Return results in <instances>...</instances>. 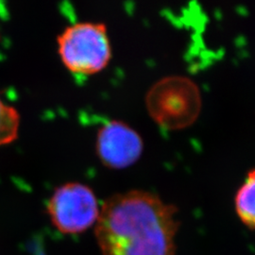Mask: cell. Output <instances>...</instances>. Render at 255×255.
<instances>
[{"instance_id": "obj_1", "label": "cell", "mask_w": 255, "mask_h": 255, "mask_svg": "<svg viewBox=\"0 0 255 255\" xmlns=\"http://www.w3.org/2000/svg\"><path fill=\"white\" fill-rule=\"evenodd\" d=\"M178 209L151 192L130 190L104 201L95 225L102 255H176Z\"/></svg>"}, {"instance_id": "obj_2", "label": "cell", "mask_w": 255, "mask_h": 255, "mask_svg": "<svg viewBox=\"0 0 255 255\" xmlns=\"http://www.w3.org/2000/svg\"><path fill=\"white\" fill-rule=\"evenodd\" d=\"M201 94L197 85L184 77H168L155 83L146 96L149 115L162 127H188L201 112Z\"/></svg>"}, {"instance_id": "obj_3", "label": "cell", "mask_w": 255, "mask_h": 255, "mask_svg": "<svg viewBox=\"0 0 255 255\" xmlns=\"http://www.w3.org/2000/svg\"><path fill=\"white\" fill-rule=\"evenodd\" d=\"M59 54L72 73L92 75L109 64L112 49L104 24L77 23L58 37Z\"/></svg>"}, {"instance_id": "obj_4", "label": "cell", "mask_w": 255, "mask_h": 255, "mask_svg": "<svg viewBox=\"0 0 255 255\" xmlns=\"http://www.w3.org/2000/svg\"><path fill=\"white\" fill-rule=\"evenodd\" d=\"M47 213L60 233L79 235L96 225L100 207L90 187L68 182L55 190L47 203Z\"/></svg>"}, {"instance_id": "obj_5", "label": "cell", "mask_w": 255, "mask_h": 255, "mask_svg": "<svg viewBox=\"0 0 255 255\" xmlns=\"http://www.w3.org/2000/svg\"><path fill=\"white\" fill-rule=\"evenodd\" d=\"M144 143L136 130L121 121L101 128L97 138V153L102 164L121 169L134 164L143 152Z\"/></svg>"}, {"instance_id": "obj_6", "label": "cell", "mask_w": 255, "mask_h": 255, "mask_svg": "<svg viewBox=\"0 0 255 255\" xmlns=\"http://www.w3.org/2000/svg\"><path fill=\"white\" fill-rule=\"evenodd\" d=\"M235 209L240 221L255 231V168L247 174L246 179L235 197Z\"/></svg>"}, {"instance_id": "obj_7", "label": "cell", "mask_w": 255, "mask_h": 255, "mask_svg": "<svg viewBox=\"0 0 255 255\" xmlns=\"http://www.w3.org/2000/svg\"><path fill=\"white\" fill-rule=\"evenodd\" d=\"M19 123L17 111L0 100V146L10 144L17 138Z\"/></svg>"}]
</instances>
